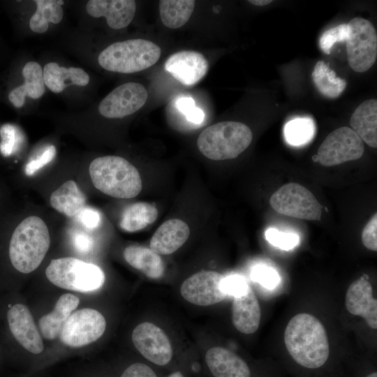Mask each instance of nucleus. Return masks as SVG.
Listing matches in <instances>:
<instances>
[{
  "instance_id": "f257e3e1",
  "label": "nucleus",
  "mask_w": 377,
  "mask_h": 377,
  "mask_svg": "<svg viewBox=\"0 0 377 377\" xmlns=\"http://www.w3.org/2000/svg\"><path fill=\"white\" fill-rule=\"evenodd\" d=\"M284 342L290 355L304 367L318 369L329 357L325 329L317 318L309 313H299L290 320L285 330Z\"/></svg>"
},
{
  "instance_id": "f03ea898",
  "label": "nucleus",
  "mask_w": 377,
  "mask_h": 377,
  "mask_svg": "<svg viewBox=\"0 0 377 377\" xmlns=\"http://www.w3.org/2000/svg\"><path fill=\"white\" fill-rule=\"evenodd\" d=\"M50 245L49 230L36 216L23 219L13 231L8 244V257L18 272L29 274L43 260Z\"/></svg>"
},
{
  "instance_id": "7ed1b4c3",
  "label": "nucleus",
  "mask_w": 377,
  "mask_h": 377,
  "mask_svg": "<svg viewBox=\"0 0 377 377\" xmlns=\"http://www.w3.org/2000/svg\"><path fill=\"white\" fill-rule=\"evenodd\" d=\"M89 172L95 188L113 198H133L142 188L137 168L120 156H104L94 159Z\"/></svg>"
},
{
  "instance_id": "20e7f679",
  "label": "nucleus",
  "mask_w": 377,
  "mask_h": 377,
  "mask_svg": "<svg viewBox=\"0 0 377 377\" xmlns=\"http://www.w3.org/2000/svg\"><path fill=\"white\" fill-rule=\"evenodd\" d=\"M251 130L233 121H221L207 127L199 135L197 146L207 158L221 161L237 157L250 145Z\"/></svg>"
},
{
  "instance_id": "39448f33",
  "label": "nucleus",
  "mask_w": 377,
  "mask_h": 377,
  "mask_svg": "<svg viewBox=\"0 0 377 377\" xmlns=\"http://www.w3.org/2000/svg\"><path fill=\"white\" fill-rule=\"evenodd\" d=\"M161 47L150 40L135 38L116 42L99 54V65L108 71L133 73L145 70L159 59Z\"/></svg>"
},
{
  "instance_id": "423d86ee",
  "label": "nucleus",
  "mask_w": 377,
  "mask_h": 377,
  "mask_svg": "<svg viewBox=\"0 0 377 377\" xmlns=\"http://www.w3.org/2000/svg\"><path fill=\"white\" fill-rule=\"evenodd\" d=\"M45 275L57 287L82 293L98 290L105 281L104 272L98 266L73 257L52 260Z\"/></svg>"
},
{
  "instance_id": "0eeeda50",
  "label": "nucleus",
  "mask_w": 377,
  "mask_h": 377,
  "mask_svg": "<svg viewBox=\"0 0 377 377\" xmlns=\"http://www.w3.org/2000/svg\"><path fill=\"white\" fill-rule=\"evenodd\" d=\"M347 24L346 52L349 66L356 72H365L376 60V31L369 20L362 17H355Z\"/></svg>"
},
{
  "instance_id": "6e6552de",
  "label": "nucleus",
  "mask_w": 377,
  "mask_h": 377,
  "mask_svg": "<svg viewBox=\"0 0 377 377\" xmlns=\"http://www.w3.org/2000/svg\"><path fill=\"white\" fill-rule=\"evenodd\" d=\"M276 212L300 219L318 221L322 206L313 194L297 183H288L276 191L269 199Z\"/></svg>"
},
{
  "instance_id": "1a4fd4ad",
  "label": "nucleus",
  "mask_w": 377,
  "mask_h": 377,
  "mask_svg": "<svg viewBox=\"0 0 377 377\" xmlns=\"http://www.w3.org/2000/svg\"><path fill=\"white\" fill-rule=\"evenodd\" d=\"M105 327V319L99 311L84 308L70 315L59 337L65 346L80 348L97 341L103 334Z\"/></svg>"
},
{
  "instance_id": "9d476101",
  "label": "nucleus",
  "mask_w": 377,
  "mask_h": 377,
  "mask_svg": "<svg viewBox=\"0 0 377 377\" xmlns=\"http://www.w3.org/2000/svg\"><path fill=\"white\" fill-rule=\"evenodd\" d=\"M364 151L361 138L349 127L330 133L318 148V162L324 166L337 165L360 158Z\"/></svg>"
},
{
  "instance_id": "9b49d317",
  "label": "nucleus",
  "mask_w": 377,
  "mask_h": 377,
  "mask_svg": "<svg viewBox=\"0 0 377 377\" xmlns=\"http://www.w3.org/2000/svg\"><path fill=\"white\" fill-rule=\"evenodd\" d=\"M147 98L148 92L144 85L126 82L114 89L101 101L98 112L106 118H123L139 110Z\"/></svg>"
},
{
  "instance_id": "f8f14e48",
  "label": "nucleus",
  "mask_w": 377,
  "mask_h": 377,
  "mask_svg": "<svg viewBox=\"0 0 377 377\" xmlns=\"http://www.w3.org/2000/svg\"><path fill=\"white\" fill-rule=\"evenodd\" d=\"M131 337L136 349L150 362L163 367L172 360L170 341L163 330L156 325L148 322L138 325Z\"/></svg>"
},
{
  "instance_id": "ddd939ff",
  "label": "nucleus",
  "mask_w": 377,
  "mask_h": 377,
  "mask_svg": "<svg viewBox=\"0 0 377 377\" xmlns=\"http://www.w3.org/2000/svg\"><path fill=\"white\" fill-rule=\"evenodd\" d=\"M223 278L214 271L197 272L182 283L181 295L188 302L198 306L219 303L227 295L222 288Z\"/></svg>"
},
{
  "instance_id": "4468645a",
  "label": "nucleus",
  "mask_w": 377,
  "mask_h": 377,
  "mask_svg": "<svg viewBox=\"0 0 377 377\" xmlns=\"http://www.w3.org/2000/svg\"><path fill=\"white\" fill-rule=\"evenodd\" d=\"M209 64L200 52L184 50L172 54L165 63V69L185 86H193L207 74Z\"/></svg>"
},
{
  "instance_id": "2eb2a0df",
  "label": "nucleus",
  "mask_w": 377,
  "mask_h": 377,
  "mask_svg": "<svg viewBox=\"0 0 377 377\" xmlns=\"http://www.w3.org/2000/svg\"><path fill=\"white\" fill-rule=\"evenodd\" d=\"M7 320L13 336L23 348L34 354H39L43 350L41 336L25 305L16 304L12 306L7 312Z\"/></svg>"
},
{
  "instance_id": "dca6fc26",
  "label": "nucleus",
  "mask_w": 377,
  "mask_h": 377,
  "mask_svg": "<svg viewBox=\"0 0 377 377\" xmlns=\"http://www.w3.org/2000/svg\"><path fill=\"white\" fill-rule=\"evenodd\" d=\"M347 310L353 315L365 319L372 329L377 328V300L367 278L362 276L348 287L345 299Z\"/></svg>"
},
{
  "instance_id": "f3484780",
  "label": "nucleus",
  "mask_w": 377,
  "mask_h": 377,
  "mask_svg": "<svg viewBox=\"0 0 377 377\" xmlns=\"http://www.w3.org/2000/svg\"><path fill=\"white\" fill-rule=\"evenodd\" d=\"M86 11L93 17H105L108 25L118 30L133 21L136 3L133 0H90L86 4Z\"/></svg>"
},
{
  "instance_id": "a211bd4d",
  "label": "nucleus",
  "mask_w": 377,
  "mask_h": 377,
  "mask_svg": "<svg viewBox=\"0 0 377 377\" xmlns=\"http://www.w3.org/2000/svg\"><path fill=\"white\" fill-rule=\"evenodd\" d=\"M22 76L23 83L13 86L7 94V99L13 107L22 108L26 98L38 99L45 91L43 69L36 61H28L22 67Z\"/></svg>"
},
{
  "instance_id": "6ab92c4d",
  "label": "nucleus",
  "mask_w": 377,
  "mask_h": 377,
  "mask_svg": "<svg viewBox=\"0 0 377 377\" xmlns=\"http://www.w3.org/2000/svg\"><path fill=\"white\" fill-rule=\"evenodd\" d=\"M205 364L213 377H251L247 363L223 347H213L205 354Z\"/></svg>"
},
{
  "instance_id": "aec40b11",
  "label": "nucleus",
  "mask_w": 377,
  "mask_h": 377,
  "mask_svg": "<svg viewBox=\"0 0 377 377\" xmlns=\"http://www.w3.org/2000/svg\"><path fill=\"white\" fill-rule=\"evenodd\" d=\"M260 318L259 302L249 285L245 293L234 297L232 308V323L238 331L249 334L258 330Z\"/></svg>"
},
{
  "instance_id": "412c9836",
  "label": "nucleus",
  "mask_w": 377,
  "mask_h": 377,
  "mask_svg": "<svg viewBox=\"0 0 377 377\" xmlns=\"http://www.w3.org/2000/svg\"><path fill=\"white\" fill-rule=\"evenodd\" d=\"M190 235L188 226L183 221L172 219L165 221L151 237L150 249L159 255H169L179 249Z\"/></svg>"
},
{
  "instance_id": "4be33fe9",
  "label": "nucleus",
  "mask_w": 377,
  "mask_h": 377,
  "mask_svg": "<svg viewBox=\"0 0 377 377\" xmlns=\"http://www.w3.org/2000/svg\"><path fill=\"white\" fill-rule=\"evenodd\" d=\"M43 74L45 87L56 94L62 92L71 84L87 86L90 80L89 74L84 69L78 67L66 68L55 62L46 64Z\"/></svg>"
},
{
  "instance_id": "5701e85b",
  "label": "nucleus",
  "mask_w": 377,
  "mask_h": 377,
  "mask_svg": "<svg viewBox=\"0 0 377 377\" xmlns=\"http://www.w3.org/2000/svg\"><path fill=\"white\" fill-rule=\"evenodd\" d=\"M80 303L77 297L73 294L62 295L57 300L54 310L38 320L39 329L43 337L48 340L56 339L64 324Z\"/></svg>"
},
{
  "instance_id": "b1692460",
  "label": "nucleus",
  "mask_w": 377,
  "mask_h": 377,
  "mask_svg": "<svg viewBox=\"0 0 377 377\" xmlns=\"http://www.w3.org/2000/svg\"><path fill=\"white\" fill-rule=\"evenodd\" d=\"M351 129L361 140L373 148L377 147V100L362 103L352 114Z\"/></svg>"
},
{
  "instance_id": "393cba45",
  "label": "nucleus",
  "mask_w": 377,
  "mask_h": 377,
  "mask_svg": "<svg viewBox=\"0 0 377 377\" xmlns=\"http://www.w3.org/2000/svg\"><path fill=\"white\" fill-rule=\"evenodd\" d=\"M86 195L73 180L62 184L50 198L52 207L68 217L77 216L86 207Z\"/></svg>"
},
{
  "instance_id": "a878e982",
  "label": "nucleus",
  "mask_w": 377,
  "mask_h": 377,
  "mask_svg": "<svg viewBox=\"0 0 377 377\" xmlns=\"http://www.w3.org/2000/svg\"><path fill=\"white\" fill-rule=\"evenodd\" d=\"M126 261L151 279L160 278L164 272V265L159 256L150 248L131 245L124 251Z\"/></svg>"
},
{
  "instance_id": "bb28decb",
  "label": "nucleus",
  "mask_w": 377,
  "mask_h": 377,
  "mask_svg": "<svg viewBox=\"0 0 377 377\" xmlns=\"http://www.w3.org/2000/svg\"><path fill=\"white\" fill-rule=\"evenodd\" d=\"M167 114L169 119H176L175 122L178 120L191 128L199 127L205 117L203 110L195 106L193 98L186 96L172 101L167 107Z\"/></svg>"
},
{
  "instance_id": "cd10ccee",
  "label": "nucleus",
  "mask_w": 377,
  "mask_h": 377,
  "mask_svg": "<svg viewBox=\"0 0 377 377\" xmlns=\"http://www.w3.org/2000/svg\"><path fill=\"white\" fill-rule=\"evenodd\" d=\"M36 10L29 20L30 29L37 34L47 31L49 23L59 24L63 19V1L37 0L35 1Z\"/></svg>"
},
{
  "instance_id": "c85d7f7f",
  "label": "nucleus",
  "mask_w": 377,
  "mask_h": 377,
  "mask_svg": "<svg viewBox=\"0 0 377 377\" xmlns=\"http://www.w3.org/2000/svg\"><path fill=\"white\" fill-rule=\"evenodd\" d=\"M156 207L148 202H139L129 205L123 212L120 227L127 232L140 230L156 221Z\"/></svg>"
},
{
  "instance_id": "c756f323",
  "label": "nucleus",
  "mask_w": 377,
  "mask_h": 377,
  "mask_svg": "<svg viewBox=\"0 0 377 377\" xmlns=\"http://www.w3.org/2000/svg\"><path fill=\"white\" fill-rule=\"evenodd\" d=\"M193 0H161L159 13L162 23L170 29L184 25L190 19L195 8Z\"/></svg>"
},
{
  "instance_id": "7c9ffc66",
  "label": "nucleus",
  "mask_w": 377,
  "mask_h": 377,
  "mask_svg": "<svg viewBox=\"0 0 377 377\" xmlns=\"http://www.w3.org/2000/svg\"><path fill=\"white\" fill-rule=\"evenodd\" d=\"M313 82L319 92L324 96L335 98L339 96L346 87V81L336 76L323 61H318L312 72Z\"/></svg>"
},
{
  "instance_id": "2f4dec72",
  "label": "nucleus",
  "mask_w": 377,
  "mask_h": 377,
  "mask_svg": "<svg viewBox=\"0 0 377 377\" xmlns=\"http://www.w3.org/2000/svg\"><path fill=\"white\" fill-rule=\"evenodd\" d=\"M316 126L309 117H297L288 121L283 128L286 142L294 147H300L310 142L315 135Z\"/></svg>"
},
{
  "instance_id": "473e14b6",
  "label": "nucleus",
  "mask_w": 377,
  "mask_h": 377,
  "mask_svg": "<svg viewBox=\"0 0 377 377\" xmlns=\"http://www.w3.org/2000/svg\"><path fill=\"white\" fill-rule=\"evenodd\" d=\"M0 151L2 155H12L20 145V136L18 128L10 124H6L0 127Z\"/></svg>"
},
{
  "instance_id": "72a5a7b5",
  "label": "nucleus",
  "mask_w": 377,
  "mask_h": 377,
  "mask_svg": "<svg viewBox=\"0 0 377 377\" xmlns=\"http://www.w3.org/2000/svg\"><path fill=\"white\" fill-rule=\"evenodd\" d=\"M348 34V26L347 24H341L326 30L319 39L320 48L325 54H330L334 44L346 41Z\"/></svg>"
},
{
  "instance_id": "f704fd0d",
  "label": "nucleus",
  "mask_w": 377,
  "mask_h": 377,
  "mask_svg": "<svg viewBox=\"0 0 377 377\" xmlns=\"http://www.w3.org/2000/svg\"><path fill=\"white\" fill-rule=\"evenodd\" d=\"M265 235L272 245L286 251L293 249L300 242V237L297 234L281 232L273 228L267 229Z\"/></svg>"
},
{
  "instance_id": "c9c22d12",
  "label": "nucleus",
  "mask_w": 377,
  "mask_h": 377,
  "mask_svg": "<svg viewBox=\"0 0 377 377\" xmlns=\"http://www.w3.org/2000/svg\"><path fill=\"white\" fill-rule=\"evenodd\" d=\"M251 276L254 281L269 289L275 288L280 281V276L276 271L272 267L264 265L254 267L252 269Z\"/></svg>"
},
{
  "instance_id": "e433bc0d",
  "label": "nucleus",
  "mask_w": 377,
  "mask_h": 377,
  "mask_svg": "<svg viewBox=\"0 0 377 377\" xmlns=\"http://www.w3.org/2000/svg\"><path fill=\"white\" fill-rule=\"evenodd\" d=\"M248 286L246 279L238 274L224 277L222 281V288L227 295L239 296L245 293Z\"/></svg>"
},
{
  "instance_id": "4c0bfd02",
  "label": "nucleus",
  "mask_w": 377,
  "mask_h": 377,
  "mask_svg": "<svg viewBox=\"0 0 377 377\" xmlns=\"http://www.w3.org/2000/svg\"><path fill=\"white\" fill-rule=\"evenodd\" d=\"M56 155V148L54 145L48 146L43 152L35 159L30 161L25 166V173L28 176L33 175L40 168L52 161Z\"/></svg>"
},
{
  "instance_id": "58836bf2",
  "label": "nucleus",
  "mask_w": 377,
  "mask_h": 377,
  "mask_svg": "<svg viewBox=\"0 0 377 377\" xmlns=\"http://www.w3.org/2000/svg\"><path fill=\"white\" fill-rule=\"evenodd\" d=\"M377 215L367 222L362 232L363 245L371 251H377Z\"/></svg>"
},
{
  "instance_id": "ea45409f",
  "label": "nucleus",
  "mask_w": 377,
  "mask_h": 377,
  "mask_svg": "<svg viewBox=\"0 0 377 377\" xmlns=\"http://www.w3.org/2000/svg\"><path fill=\"white\" fill-rule=\"evenodd\" d=\"M80 223L88 229L98 228L101 222L99 212L95 209L84 207L77 216Z\"/></svg>"
},
{
  "instance_id": "a19ab883",
  "label": "nucleus",
  "mask_w": 377,
  "mask_h": 377,
  "mask_svg": "<svg viewBox=\"0 0 377 377\" xmlns=\"http://www.w3.org/2000/svg\"><path fill=\"white\" fill-rule=\"evenodd\" d=\"M120 377H158L155 371L149 365L135 362L128 366Z\"/></svg>"
},
{
  "instance_id": "79ce46f5",
  "label": "nucleus",
  "mask_w": 377,
  "mask_h": 377,
  "mask_svg": "<svg viewBox=\"0 0 377 377\" xmlns=\"http://www.w3.org/2000/svg\"><path fill=\"white\" fill-rule=\"evenodd\" d=\"M73 243L75 248L82 253L89 252L93 247V240L83 232H77L73 237Z\"/></svg>"
},
{
  "instance_id": "37998d69",
  "label": "nucleus",
  "mask_w": 377,
  "mask_h": 377,
  "mask_svg": "<svg viewBox=\"0 0 377 377\" xmlns=\"http://www.w3.org/2000/svg\"><path fill=\"white\" fill-rule=\"evenodd\" d=\"M249 3L255 6H263L269 4L272 2L271 0H250Z\"/></svg>"
},
{
  "instance_id": "c03bdc74",
  "label": "nucleus",
  "mask_w": 377,
  "mask_h": 377,
  "mask_svg": "<svg viewBox=\"0 0 377 377\" xmlns=\"http://www.w3.org/2000/svg\"><path fill=\"white\" fill-rule=\"evenodd\" d=\"M167 377H185V376L182 371H175L170 374Z\"/></svg>"
},
{
  "instance_id": "a18cd8bd",
  "label": "nucleus",
  "mask_w": 377,
  "mask_h": 377,
  "mask_svg": "<svg viewBox=\"0 0 377 377\" xmlns=\"http://www.w3.org/2000/svg\"><path fill=\"white\" fill-rule=\"evenodd\" d=\"M367 377H377V373L376 371L373 372L369 374Z\"/></svg>"
},
{
  "instance_id": "49530a36",
  "label": "nucleus",
  "mask_w": 377,
  "mask_h": 377,
  "mask_svg": "<svg viewBox=\"0 0 377 377\" xmlns=\"http://www.w3.org/2000/svg\"><path fill=\"white\" fill-rule=\"evenodd\" d=\"M312 159L314 162H318V158H317V156L316 155H314L313 157H312Z\"/></svg>"
}]
</instances>
